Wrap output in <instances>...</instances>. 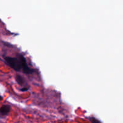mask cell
Wrapping results in <instances>:
<instances>
[{
    "mask_svg": "<svg viewBox=\"0 0 123 123\" xmlns=\"http://www.w3.org/2000/svg\"><path fill=\"white\" fill-rule=\"evenodd\" d=\"M4 60L6 63L16 72H20L22 70V65L18 58L5 56Z\"/></svg>",
    "mask_w": 123,
    "mask_h": 123,
    "instance_id": "1",
    "label": "cell"
},
{
    "mask_svg": "<svg viewBox=\"0 0 123 123\" xmlns=\"http://www.w3.org/2000/svg\"><path fill=\"white\" fill-rule=\"evenodd\" d=\"M18 58L19 59L20 62H21L22 70L23 71V72L25 74H31L33 73V70L28 66L26 59L24 57V55L20 54H18Z\"/></svg>",
    "mask_w": 123,
    "mask_h": 123,
    "instance_id": "2",
    "label": "cell"
},
{
    "mask_svg": "<svg viewBox=\"0 0 123 123\" xmlns=\"http://www.w3.org/2000/svg\"><path fill=\"white\" fill-rule=\"evenodd\" d=\"M11 110V106L8 105H2L0 108V118H4L7 116Z\"/></svg>",
    "mask_w": 123,
    "mask_h": 123,
    "instance_id": "3",
    "label": "cell"
},
{
    "mask_svg": "<svg viewBox=\"0 0 123 123\" xmlns=\"http://www.w3.org/2000/svg\"><path fill=\"white\" fill-rule=\"evenodd\" d=\"M15 79L16 80L17 83H18L19 85H20V86H25V85H26V81H25V79H24L23 77H22L20 75H19V74L16 75Z\"/></svg>",
    "mask_w": 123,
    "mask_h": 123,
    "instance_id": "4",
    "label": "cell"
},
{
    "mask_svg": "<svg viewBox=\"0 0 123 123\" xmlns=\"http://www.w3.org/2000/svg\"><path fill=\"white\" fill-rule=\"evenodd\" d=\"M90 121H91L92 123H101L100 121H99L98 120H96V119L94 118H90Z\"/></svg>",
    "mask_w": 123,
    "mask_h": 123,
    "instance_id": "5",
    "label": "cell"
},
{
    "mask_svg": "<svg viewBox=\"0 0 123 123\" xmlns=\"http://www.w3.org/2000/svg\"><path fill=\"white\" fill-rule=\"evenodd\" d=\"M28 88H23L20 89V91H27V90H28Z\"/></svg>",
    "mask_w": 123,
    "mask_h": 123,
    "instance_id": "6",
    "label": "cell"
},
{
    "mask_svg": "<svg viewBox=\"0 0 123 123\" xmlns=\"http://www.w3.org/2000/svg\"><path fill=\"white\" fill-rule=\"evenodd\" d=\"M2 100V96H1V95H0V101Z\"/></svg>",
    "mask_w": 123,
    "mask_h": 123,
    "instance_id": "7",
    "label": "cell"
}]
</instances>
